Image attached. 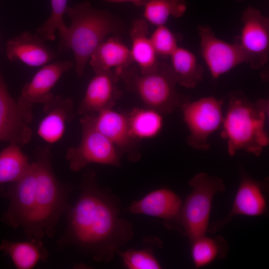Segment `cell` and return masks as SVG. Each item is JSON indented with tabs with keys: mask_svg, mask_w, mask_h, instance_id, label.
<instances>
[{
	"mask_svg": "<svg viewBox=\"0 0 269 269\" xmlns=\"http://www.w3.org/2000/svg\"><path fill=\"white\" fill-rule=\"evenodd\" d=\"M148 28L147 21L143 18H138L133 21L130 30L132 58L141 74L153 71L159 63L148 37Z\"/></svg>",
	"mask_w": 269,
	"mask_h": 269,
	"instance_id": "44dd1931",
	"label": "cell"
},
{
	"mask_svg": "<svg viewBox=\"0 0 269 269\" xmlns=\"http://www.w3.org/2000/svg\"><path fill=\"white\" fill-rule=\"evenodd\" d=\"M32 106L19 99L13 100L0 71V141L20 146L30 141Z\"/></svg>",
	"mask_w": 269,
	"mask_h": 269,
	"instance_id": "30bf717a",
	"label": "cell"
},
{
	"mask_svg": "<svg viewBox=\"0 0 269 269\" xmlns=\"http://www.w3.org/2000/svg\"><path fill=\"white\" fill-rule=\"evenodd\" d=\"M268 178L257 181L245 173H242L231 209L223 219L209 225L207 232L214 233L227 225L237 215L258 216L267 211L266 196Z\"/></svg>",
	"mask_w": 269,
	"mask_h": 269,
	"instance_id": "5bb4252c",
	"label": "cell"
},
{
	"mask_svg": "<svg viewBox=\"0 0 269 269\" xmlns=\"http://www.w3.org/2000/svg\"><path fill=\"white\" fill-rule=\"evenodd\" d=\"M183 202L173 191L161 188L153 190L139 200L134 201L128 211L133 214H142L160 218L164 225L182 235L181 213Z\"/></svg>",
	"mask_w": 269,
	"mask_h": 269,
	"instance_id": "9a60e30c",
	"label": "cell"
},
{
	"mask_svg": "<svg viewBox=\"0 0 269 269\" xmlns=\"http://www.w3.org/2000/svg\"><path fill=\"white\" fill-rule=\"evenodd\" d=\"M93 116L96 128L112 143L121 157L125 156L132 162L140 159V140L131 133L128 113L112 108Z\"/></svg>",
	"mask_w": 269,
	"mask_h": 269,
	"instance_id": "4fadbf2b",
	"label": "cell"
},
{
	"mask_svg": "<svg viewBox=\"0 0 269 269\" xmlns=\"http://www.w3.org/2000/svg\"><path fill=\"white\" fill-rule=\"evenodd\" d=\"M89 60L95 73L112 71L120 78L133 62L130 49L118 39L112 37L103 41Z\"/></svg>",
	"mask_w": 269,
	"mask_h": 269,
	"instance_id": "ffe728a7",
	"label": "cell"
},
{
	"mask_svg": "<svg viewBox=\"0 0 269 269\" xmlns=\"http://www.w3.org/2000/svg\"><path fill=\"white\" fill-rule=\"evenodd\" d=\"M52 158L49 145L39 147L35 151V209L28 239L42 240L45 237L53 236L60 218L70 206L67 200L71 187L56 178Z\"/></svg>",
	"mask_w": 269,
	"mask_h": 269,
	"instance_id": "277c9868",
	"label": "cell"
},
{
	"mask_svg": "<svg viewBox=\"0 0 269 269\" xmlns=\"http://www.w3.org/2000/svg\"><path fill=\"white\" fill-rule=\"evenodd\" d=\"M132 135L140 141L158 134L163 125L162 115L148 108H135L128 113Z\"/></svg>",
	"mask_w": 269,
	"mask_h": 269,
	"instance_id": "d4e9b609",
	"label": "cell"
},
{
	"mask_svg": "<svg viewBox=\"0 0 269 269\" xmlns=\"http://www.w3.org/2000/svg\"><path fill=\"white\" fill-rule=\"evenodd\" d=\"M51 12L49 18L38 28L36 34L44 41H53L58 30L60 41L66 37L68 26L64 21L67 7V0H51Z\"/></svg>",
	"mask_w": 269,
	"mask_h": 269,
	"instance_id": "f1b7e54d",
	"label": "cell"
},
{
	"mask_svg": "<svg viewBox=\"0 0 269 269\" xmlns=\"http://www.w3.org/2000/svg\"><path fill=\"white\" fill-rule=\"evenodd\" d=\"M0 250L12 260L17 269H31L39 262H46L48 253L41 240L35 238L24 242L3 240Z\"/></svg>",
	"mask_w": 269,
	"mask_h": 269,
	"instance_id": "7402d4cb",
	"label": "cell"
},
{
	"mask_svg": "<svg viewBox=\"0 0 269 269\" xmlns=\"http://www.w3.org/2000/svg\"><path fill=\"white\" fill-rule=\"evenodd\" d=\"M149 38L157 56H170L178 47L175 35L164 24L157 26Z\"/></svg>",
	"mask_w": 269,
	"mask_h": 269,
	"instance_id": "f546056e",
	"label": "cell"
},
{
	"mask_svg": "<svg viewBox=\"0 0 269 269\" xmlns=\"http://www.w3.org/2000/svg\"><path fill=\"white\" fill-rule=\"evenodd\" d=\"M228 100L221 136L227 142L229 155L244 150L259 156L269 143L266 130L269 101L260 99L252 102L241 91L231 93Z\"/></svg>",
	"mask_w": 269,
	"mask_h": 269,
	"instance_id": "7a4b0ae2",
	"label": "cell"
},
{
	"mask_svg": "<svg viewBox=\"0 0 269 269\" xmlns=\"http://www.w3.org/2000/svg\"><path fill=\"white\" fill-rule=\"evenodd\" d=\"M191 244V254L196 268L205 267L217 259L225 258L227 243L221 236L210 238L205 235L196 238Z\"/></svg>",
	"mask_w": 269,
	"mask_h": 269,
	"instance_id": "4316f807",
	"label": "cell"
},
{
	"mask_svg": "<svg viewBox=\"0 0 269 269\" xmlns=\"http://www.w3.org/2000/svg\"><path fill=\"white\" fill-rule=\"evenodd\" d=\"M150 0H104L105 2H131L137 6H144Z\"/></svg>",
	"mask_w": 269,
	"mask_h": 269,
	"instance_id": "4dcf8cb0",
	"label": "cell"
},
{
	"mask_svg": "<svg viewBox=\"0 0 269 269\" xmlns=\"http://www.w3.org/2000/svg\"><path fill=\"white\" fill-rule=\"evenodd\" d=\"M243 26L237 41L248 57V63L253 69L264 67L269 59V19L252 6L243 12Z\"/></svg>",
	"mask_w": 269,
	"mask_h": 269,
	"instance_id": "7c38bea8",
	"label": "cell"
},
{
	"mask_svg": "<svg viewBox=\"0 0 269 269\" xmlns=\"http://www.w3.org/2000/svg\"><path fill=\"white\" fill-rule=\"evenodd\" d=\"M44 41L36 34L24 31L7 41L6 56L11 61H19L29 66H44L57 57Z\"/></svg>",
	"mask_w": 269,
	"mask_h": 269,
	"instance_id": "e0dca14e",
	"label": "cell"
},
{
	"mask_svg": "<svg viewBox=\"0 0 269 269\" xmlns=\"http://www.w3.org/2000/svg\"><path fill=\"white\" fill-rule=\"evenodd\" d=\"M80 188L66 212L67 225L58 247H73L94 261L110 263L133 239V225L121 217L119 198L99 185L95 171L87 169L84 173Z\"/></svg>",
	"mask_w": 269,
	"mask_h": 269,
	"instance_id": "6da1fadb",
	"label": "cell"
},
{
	"mask_svg": "<svg viewBox=\"0 0 269 269\" xmlns=\"http://www.w3.org/2000/svg\"><path fill=\"white\" fill-rule=\"evenodd\" d=\"M144 6L143 18L156 26L164 25L170 16H182L187 9L184 0H150Z\"/></svg>",
	"mask_w": 269,
	"mask_h": 269,
	"instance_id": "83f0119b",
	"label": "cell"
},
{
	"mask_svg": "<svg viewBox=\"0 0 269 269\" xmlns=\"http://www.w3.org/2000/svg\"><path fill=\"white\" fill-rule=\"evenodd\" d=\"M188 184L192 191L183 202L181 225L182 235L191 242L206 235L213 197L226 188L222 179L205 172L195 175Z\"/></svg>",
	"mask_w": 269,
	"mask_h": 269,
	"instance_id": "8992f818",
	"label": "cell"
},
{
	"mask_svg": "<svg viewBox=\"0 0 269 269\" xmlns=\"http://www.w3.org/2000/svg\"><path fill=\"white\" fill-rule=\"evenodd\" d=\"M80 122V143L69 147L65 155L71 170L80 171L91 163L120 167L121 157L112 143L96 128L93 115L81 116Z\"/></svg>",
	"mask_w": 269,
	"mask_h": 269,
	"instance_id": "52a82bcc",
	"label": "cell"
},
{
	"mask_svg": "<svg viewBox=\"0 0 269 269\" xmlns=\"http://www.w3.org/2000/svg\"><path fill=\"white\" fill-rule=\"evenodd\" d=\"M119 79L112 71L95 73L77 108V114L81 116L96 115L113 108L122 96L118 85Z\"/></svg>",
	"mask_w": 269,
	"mask_h": 269,
	"instance_id": "2e32d148",
	"label": "cell"
},
{
	"mask_svg": "<svg viewBox=\"0 0 269 269\" xmlns=\"http://www.w3.org/2000/svg\"><path fill=\"white\" fill-rule=\"evenodd\" d=\"M66 13L71 20L65 38L59 42L57 54L69 50L73 53L77 76L81 77L87 62L95 50L110 33L123 30L122 21L108 11L94 8L85 1L72 7Z\"/></svg>",
	"mask_w": 269,
	"mask_h": 269,
	"instance_id": "3957f363",
	"label": "cell"
},
{
	"mask_svg": "<svg viewBox=\"0 0 269 269\" xmlns=\"http://www.w3.org/2000/svg\"><path fill=\"white\" fill-rule=\"evenodd\" d=\"M222 100L207 97L185 103L181 107L183 120L189 130L187 143L202 150L210 147L209 136L222 125Z\"/></svg>",
	"mask_w": 269,
	"mask_h": 269,
	"instance_id": "ba28073f",
	"label": "cell"
},
{
	"mask_svg": "<svg viewBox=\"0 0 269 269\" xmlns=\"http://www.w3.org/2000/svg\"><path fill=\"white\" fill-rule=\"evenodd\" d=\"M198 32L201 54L214 79L248 63L247 56L238 41L230 43L218 38L208 25L198 26Z\"/></svg>",
	"mask_w": 269,
	"mask_h": 269,
	"instance_id": "8fae6325",
	"label": "cell"
},
{
	"mask_svg": "<svg viewBox=\"0 0 269 269\" xmlns=\"http://www.w3.org/2000/svg\"><path fill=\"white\" fill-rule=\"evenodd\" d=\"M44 105V117L39 124L38 134L51 144L59 140L64 134L67 125L75 117L71 99L54 96Z\"/></svg>",
	"mask_w": 269,
	"mask_h": 269,
	"instance_id": "d6986e66",
	"label": "cell"
},
{
	"mask_svg": "<svg viewBox=\"0 0 269 269\" xmlns=\"http://www.w3.org/2000/svg\"><path fill=\"white\" fill-rule=\"evenodd\" d=\"M74 65L72 60H66L43 66L23 86L18 99L32 106L35 104H45L54 96L51 90L56 83Z\"/></svg>",
	"mask_w": 269,
	"mask_h": 269,
	"instance_id": "ac0fdd59",
	"label": "cell"
},
{
	"mask_svg": "<svg viewBox=\"0 0 269 269\" xmlns=\"http://www.w3.org/2000/svg\"><path fill=\"white\" fill-rule=\"evenodd\" d=\"M126 88L135 93L145 107L161 115H169L181 110L189 99L176 89L177 77L170 65L159 62L157 67L146 74L130 66L121 75Z\"/></svg>",
	"mask_w": 269,
	"mask_h": 269,
	"instance_id": "5b68a950",
	"label": "cell"
},
{
	"mask_svg": "<svg viewBox=\"0 0 269 269\" xmlns=\"http://www.w3.org/2000/svg\"><path fill=\"white\" fill-rule=\"evenodd\" d=\"M141 249H129L117 252L123 265L129 269H159L161 266L155 258L153 251L163 246L161 241L153 236L146 237L143 240Z\"/></svg>",
	"mask_w": 269,
	"mask_h": 269,
	"instance_id": "484cf974",
	"label": "cell"
},
{
	"mask_svg": "<svg viewBox=\"0 0 269 269\" xmlns=\"http://www.w3.org/2000/svg\"><path fill=\"white\" fill-rule=\"evenodd\" d=\"M36 171L34 161L20 179L9 184L4 196L9 206L2 219L13 228H21L29 239L35 209Z\"/></svg>",
	"mask_w": 269,
	"mask_h": 269,
	"instance_id": "9c48e42d",
	"label": "cell"
},
{
	"mask_svg": "<svg viewBox=\"0 0 269 269\" xmlns=\"http://www.w3.org/2000/svg\"><path fill=\"white\" fill-rule=\"evenodd\" d=\"M21 146L10 144L0 152V195L4 196L2 185L13 183L20 179L31 165Z\"/></svg>",
	"mask_w": 269,
	"mask_h": 269,
	"instance_id": "603a6c76",
	"label": "cell"
},
{
	"mask_svg": "<svg viewBox=\"0 0 269 269\" xmlns=\"http://www.w3.org/2000/svg\"><path fill=\"white\" fill-rule=\"evenodd\" d=\"M170 57V65L177 76L178 84L193 88L202 80L203 67L192 52L178 47Z\"/></svg>",
	"mask_w": 269,
	"mask_h": 269,
	"instance_id": "cb8c5ba5",
	"label": "cell"
}]
</instances>
